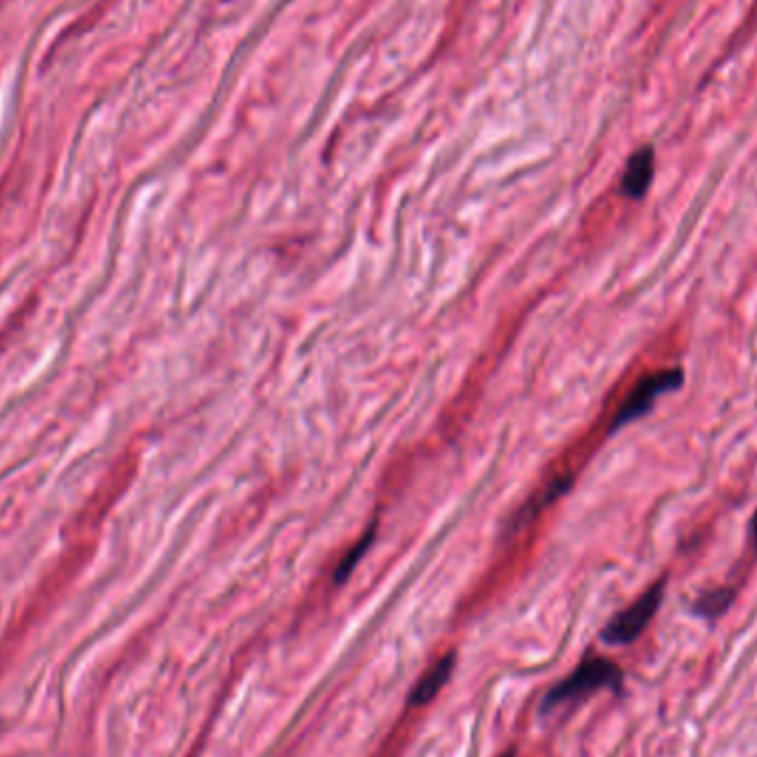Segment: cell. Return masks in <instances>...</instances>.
Returning a JSON list of instances; mask_svg holds the SVG:
<instances>
[{"label": "cell", "mask_w": 757, "mask_h": 757, "mask_svg": "<svg viewBox=\"0 0 757 757\" xmlns=\"http://www.w3.org/2000/svg\"><path fill=\"white\" fill-rule=\"evenodd\" d=\"M625 685V674L616 662L607 657H587L574 669V674L558 683L543 700V713L554 711L556 707L579 702L596 691L609 689L620 694Z\"/></svg>", "instance_id": "cell-1"}, {"label": "cell", "mask_w": 757, "mask_h": 757, "mask_svg": "<svg viewBox=\"0 0 757 757\" xmlns=\"http://www.w3.org/2000/svg\"><path fill=\"white\" fill-rule=\"evenodd\" d=\"M683 386H685V370L683 368H665V370H655V372L640 376L636 386L625 397V401L620 404V408L616 410L614 421L609 426V432H618L622 426L642 419L662 395L676 393Z\"/></svg>", "instance_id": "cell-2"}, {"label": "cell", "mask_w": 757, "mask_h": 757, "mask_svg": "<svg viewBox=\"0 0 757 757\" xmlns=\"http://www.w3.org/2000/svg\"><path fill=\"white\" fill-rule=\"evenodd\" d=\"M665 587H667V579H660L636 603H631L625 612L616 614L601 633L603 642L612 647H625L638 640L642 631L655 618L662 605V598H665Z\"/></svg>", "instance_id": "cell-3"}, {"label": "cell", "mask_w": 757, "mask_h": 757, "mask_svg": "<svg viewBox=\"0 0 757 757\" xmlns=\"http://www.w3.org/2000/svg\"><path fill=\"white\" fill-rule=\"evenodd\" d=\"M655 175V149L644 144L631 153L620 177V194L633 202L642 200L653 184Z\"/></svg>", "instance_id": "cell-4"}, {"label": "cell", "mask_w": 757, "mask_h": 757, "mask_svg": "<svg viewBox=\"0 0 757 757\" xmlns=\"http://www.w3.org/2000/svg\"><path fill=\"white\" fill-rule=\"evenodd\" d=\"M454 665H456V655L454 653L443 655L436 662V665L417 683V687L410 694V704L412 707H423L430 700H434L439 696V691L443 689V685L450 680V676L454 672Z\"/></svg>", "instance_id": "cell-5"}, {"label": "cell", "mask_w": 757, "mask_h": 757, "mask_svg": "<svg viewBox=\"0 0 757 757\" xmlns=\"http://www.w3.org/2000/svg\"><path fill=\"white\" fill-rule=\"evenodd\" d=\"M735 603V590L733 587H715L711 592H704L698 596V601L694 603L691 612L698 618L704 620H718L720 616H724L731 605Z\"/></svg>", "instance_id": "cell-6"}, {"label": "cell", "mask_w": 757, "mask_h": 757, "mask_svg": "<svg viewBox=\"0 0 757 757\" xmlns=\"http://www.w3.org/2000/svg\"><path fill=\"white\" fill-rule=\"evenodd\" d=\"M372 540H374V527H370V529L365 532V536L341 558V562H339V567H337V572H335V583H337V585H341V583H346V581L350 579V574L354 572V567L359 564V560L363 558V554L368 551V547L372 545Z\"/></svg>", "instance_id": "cell-7"}, {"label": "cell", "mask_w": 757, "mask_h": 757, "mask_svg": "<svg viewBox=\"0 0 757 757\" xmlns=\"http://www.w3.org/2000/svg\"><path fill=\"white\" fill-rule=\"evenodd\" d=\"M750 532H753V540H755V547H757V510L753 514V523H750Z\"/></svg>", "instance_id": "cell-8"}, {"label": "cell", "mask_w": 757, "mask_h": 757, "mask_svg": "<svg viewBox=\"0 0 757 757\" xmlns=\"http://www.w3.org/2000/svg\"><path fill=\"white\" fill-rule=\"evenodd\" d=\"M501 757H514V750H508L505 755H501Z\"/></svg>", "instance_id": "cell-9"}]
</instances>
